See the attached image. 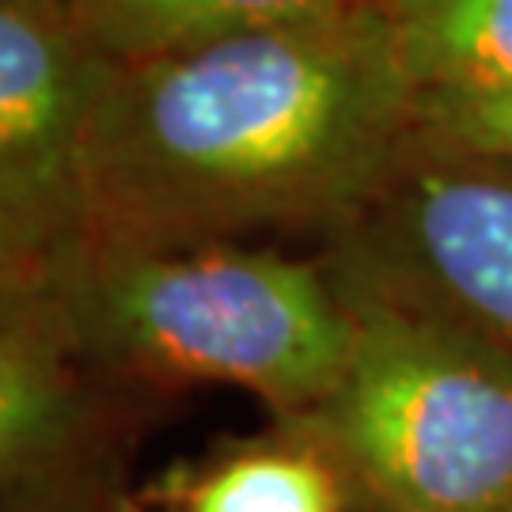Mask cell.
<instances>
[{"mask_svg":"<svg viewBox=\"0 0 512 512\" xmlns=\"http://www.w3.org/2000/svg\"><path fill=\"white\" fill-rule=\"evenodd\" d=\"M418 137L384 8L110 65L84 133V243L346 232Z\"/></svg>","mask_w":512,"mask_h":512,"instance_id":"obj_1","label":"cell"},{"mask_svg":"<svg viewBox=\"0 0 512 512\" xmlns=\"http://www.w3.org/2000/svg\"><path fill=\"white\" fill-rule=\"evenodd\" d=\"M50 293L99 384L236 387L274 425L334 387L353 334L327 262L262 243H80Z\"/></svg>","mask_w":512,"mask_h":512,"instance_id":"obj_2","label":"cell"},{"mask_svg":"<svg viewBox=\"0 0 512 512\" xmlns=\"http://www.w3.org/2000/svg\"><path fill=\"white\" fill-rule=\"evenodd\" d=\"M330 274L353 319L346 365L277 429L311 444L368 512H486L512 494L509 353L410 296Z\"/></svg>","mask_w":512,"mask_h":512,"instance_id":"obj_3","label":"cell"},{"mask_svg":"<svg viewBox=\"0 0 512 512\" xmlns=\"http://www.w3.org/2000/svg\"><path fill=\"white\" fill-rule=\"evenodd\" d=\"M323 258L456 319L512 357V171L505 167L418 133Z\"/></svg>","mask_w":512,"mask_h":512,"instance_id":"obj_4","label":"cell"},{"mask_svg":"<svg viewBox=\"0 0 512 512\" xmlns=\"http://www.w3.org/2000/svg\"><path fill=\"white\" fill-rule=\"evenodd\" d=\"M61 0H0V255L54 285L84 243V133L107 80Z\"/></svg>","mask_w":512,"mask_h":512,"instance_id":"obj_5","label":"cell"},{"mask_svg":"<svg viewBox=\"0 0 512 512\" xmlns=\"http://www.w3.org/2000/svg\"><path fill=\"white\" fill-rule=\"evenodd\" d=\"M103 387L46 296L0 338V494L99 444Z\"/></svg>","mask_w":512,"mask_h":512,"instance_id":"obj_6","label":"cell"},{"mask_svg":"<svg viewBox=\"0 0 512 512\" xmlns=\"http://www.w3.org/2000/svg\"><path fill=\"white\" fill-rule=\"evenodd\" d=\"M357 8L368 0H69L80 35L107 65L156 61Z\"/></svg>","mask_w":512,"mask_h":512,"instance_id":"obj_7","label":"cell"},{"mask_svg":"<svg viewBox=\"0 0 512 512\" xmlns=\"http://www.w3.org/2000/svg\"><path fill=\"white\" fill-rule=\"evenodd\" d=\"M171 512H346L342 478L311 444L285 429L232 444L160 482Z\"/></svg>","mask_w":512,"mask_h":512,"instance_id":"obj_8","label":"cell"},{"mask_svg":"<svg viewBox=\"0 0 512 512\" xmlns=\"http://www.w3.org/2000/svg\"><path fill=\"white\" fill-rule=\"evenodd\" d=\"M418 92H512V0H384Z\"/></svg>","mask_w":512,"mask_h":512,"instance_id":"obj_9","label":"cell"},{"mask_svg":"<svg viewBox=\"0 0 512 512\" xmlns=\"http://www.w3.org/2000/svg\"><path fill=\"white\" fill-rule=\"evenodd\" d=\"M418 133L512 171V92H418Z\"/></svg>","mask_w":512,"mask_h":512,"instance_id":"obj_10","label":"cell"},{"mask_svg":"<svg viewBox=\"0 0 512 512\" xmlns=\"http://www.w3.org/2000/svg\"><path fill=\"white\" fill-rule=\"evenodd\" d=\"M0 512H133V505L122 494L118 475L110 471L107 444L99 440L0 494Z\"/></svg>","mask_w":512,"mask_h":512,"instance_id":"obj_11","label":"cell"},{"mask_svg":"<svg viewBox=\"0 0 512 512\" xmlns=\"http://www.w3.org/2000/svg\"><path fill=\"white\" fill-rule=\"evenodd\" d=\"M46 296H50L46 281H38V277L12 266L8 258L0 255V338L8 330H16Z\"/></svg>","mask_w":512,"mask_h":512,"instance_id":"obj_12","label":"cell"},{"mask_svg":"<svg viewBox=\"0 0 512 512\" xmlns=\"http://www.w3.org/2000/svg\"><path fill=\"white\" fill-rule=\"evenodd\" d=\"M486 512H512V494H505L501 501H494V505H490Z\"/></svg>","mask_w":512,"mask_h":512,"instance_id":"obj_13","label":"cell"},{"mask_svg":"<svg viewBox=\"0 0 512 512\" xmlns=\"http://www.w3.org/2000/svg\"><path fill=\"white\" fill-rule=\"evenodd\" d=\"M368 4H376V8H380V4H384V0H368Z\"/></svg>","mask_w":512,"mask_h":512,"instance_id":"obj_14","label":"cell"},{"mask_svg":"<svg viewBox=\"0 0 512 512\" xmlns=\"http://www.w3.org/2000/svg\"><path fill=\"white\" fill-rule=\"evenodd\" d=\"M61 4H69V0H61Z\"/></svg>","mask_w":512,"mask_h":512,"instance_id":"obj_15","label":"cell"}]
</instances>
